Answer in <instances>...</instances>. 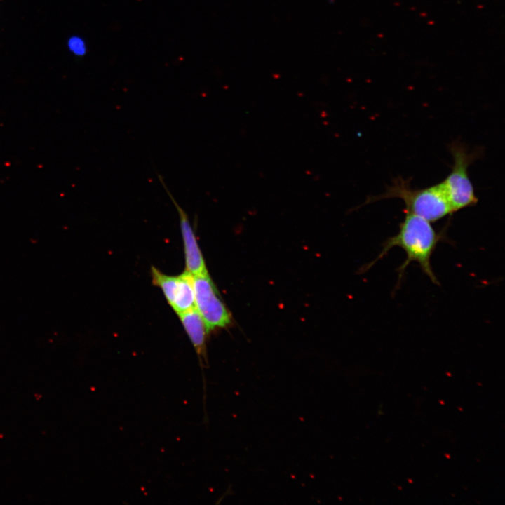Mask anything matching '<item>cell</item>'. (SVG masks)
Returning a JSON list of instances; mask_svg holds the SVG:
<instances>
[{"label":"cell","instance_id":"obj_1","mask_svg":"<svg viewBox=\"0 0 505 505\" xmlns=\"http://www.w3.org/2000/svg\"><path fill=\"white\" fill-rule=\"evenodd\" d=\"M445 229L437 232L430 222L419 216L405 213L403 221L399 224L398 232L383 243L379 255L365 269L367 270L370 268L392 248L399 247L406 253V260L398 269V282L400 281L408 265L415 262L433 283L439 285L431 267V258L437 244L445 236Z\"/></svg>","mask_w":505,"mask_h":505},{"label":"cell","instance_id":"obj_2","mask_svg":"<svg viewBox=\"0 0 505 505\" xmlns=\"http://www.w3.org/2000/svg\"><path fill=\"white\" fill-rule=\"evenodd\" d=\"M397 198L401 199L405 213L419 216L430 222H437L454 213L441 183L421 189L412 188L410 179L400 176L393 180L386 191L378 196L369 197L365 203Z\"/></svg>","mask_w":505,"mask_h":505},{"label":"cell","instance_id":"obj_3","mask_svg":"<svg viewBox=\"0 0 505 505\" xmlns=\"http://www.w3.org/2000/svg\"><path fill=\"white\" fill-rule=\"evenodd\" d=\"M453 159V164L448 175L440 183L446 194L454 213L473 206L478 203L472 182L469 177V166L482 156L483 149L476 148L469 151L459 140L448 145Z\"/></svg>","mask_w":505,"mask_h":505},{"label":"cell","instance_id":"obj_4","mask_svg":"<svg viewBox=\"0 0 505 505\" xmlns=\"http://www.w3.org/2000/svg\"><path fill=\"white\" fill-rule=\"evenodd\" d=\"M195 308L203 318L207 332L224 328L231 322V314L208 274L193 276Z\"/></svg>","mask_w":505,"mask_h":505},{"label":"cell","instance_id":"obj_5","mask_svg":"<svg viewBox=\"0 0 505 505\" xmlns=\"http://www.w3.org/2000/svg\"><path fill=\"white\" fill-rule=\"evenodd\" d=\"M158 177L161 185L175 205L179 215L181 234L184 243L186 271L193 276L208 274L205 260L199 248L196 235L191 226L187 214L171 194L163 177L160 175H158Z\"/></svg>","mask_w":505,"mask_h":505},{"label":"cell","instance_id":"obj_6","mask_svg":"<svg viewBox=\"0 0 505 505\" xmlns=\"http://www.w3.org/2000/svg\"><path fill=\"white\" fill-rule=\"evenodd\" d=\"M179 316L196 350L201 368L207 367L206 342L208 332L203 318L195 307L179 314Z\"/></svg>","mask_w":505,"mask_h":505},{"label":"cell","instance_id":"obj_7","mask_svg":"<svg viewBox=\"0 0 505 505\" xmlns=\"http://www.w3.org/2000/svg\"><path fill=\"white\" fill-rule=\"evenodd\" d=\"M179 292L171 307L177 314L195 307L193 275L186 270L178 275Z\"/></svg>","mask_w":505,"mask_h":505},{"label":"cell","instance_id":"obj_8","mask_svg":"<svg viewBox=\"0 0 505 505\" xmlns=\"http://www.w3.org/2000/svg\"><path fill=\"white\" fill-rule=\"evenodd\" d=\"M153 285L159 287L170 307L173 306L179 290L178 276L163 274L154 267L151 268Z\"/></svg>","mask_w":505,"mask_h":505},{"label":"cell","instance_id":"obj_9","mask_svg":"<svg viewBox=\"0 0 505 505\" xmlns=\"http://www.w3.org/2000/svg\"><path fill=\"white\" fill-rule=\"evenodd\" d=\"M69 47L70 50L76 55H82L84 54L86 48L84 42L78 37H72L69 41Z\"/></svg>","mask_w":505,"mask_h":505}]
</instances>
